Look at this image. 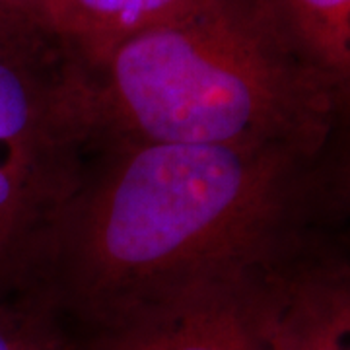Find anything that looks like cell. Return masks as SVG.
I'll return each instance as SVG.
<instances>
[{
    "label": "cell",
    "mask_w": 350,
    "mask_h": 350,
    "mask_svg": "<svg viewBox=\"0 0 350 350\" xmlns=\"http://www.w3.org/2000/svg\"><path fill=\"white\" fill-rule=\"evenodd\" d=\"M70 350H296L275 284L250 275L187 286L70 331Z\"/></svg>",
    "instance_id": "obj_4"
},
{
    "label": "cell",
    "mask_w": 350,
    "mask_h": 350,
    "mask_svg": "<svg viewBox=\"0 0 350 350\" xmlns=\"http://www.w3.org/2000/svg\"><path fill=\"white\" fill-rule=\"evenodd\" d=\"M304 64L350 111V0H262Z\"/></svg>",
    "instance_id": "obj_6"
},
{
    "label": "cell",
    "mask_w": 350,
    "mask_h": 350,
    "mask_svg": "<svg viewBox=\"0 0 350 350\" xmlns=\"http://www.w3.org/2000/svg\"><path fill=\"white\" fill-rule=\"evenodd\" d=\"M298 156L262 148L121 144L80 191L51 250L55 306L80 327L200 282L250 275L284 208Z\"/></svg>",
    "instance_id": "obj_1"
},
{
    "label": "cell",
    "mask_w": 350,
    "mask_h": 350,
    "mask_svg": "<svg viewBox=\"0 0 350 350\" xmlns=\"http://www.w3.org/2000/svg\"><path fill=\"white\" fill-rule=\"evenodd\" d=\"M90 76L101 135L123 144L304 158L321 144L337 109L262 0H206L123 41Z\"/></svg>",
    "instance_id": "obj_2"
},
{
    "label": "cell",
    "mask_w": 350,
    "mask_h": 350,
    "mask_svg": "<svg viewBox=\"0 0 350 350\" xmlns=\"http://www.w3.org/2000/svg\"><path fill=\"white\" fill-rule=\"evenodd\" d=\"M296 350H350V269L275 284Z\"/></svg>",
    "instance_id": "obj_7"
},
{
    "label": "cell",
    "mask_w": 350,
    "mask_h": 350,
    "mask_svg": "<svg viewBox=\"0 0 350 350\" xmlns=\"http://www.w3.org/2000/svg\"><path fill=\"white\" fill-rule=\"evenodd\" d=\"M47 0H0V27L43 24Z\"/></svg>",
    "instance_id": "obj_9"
},
{
    "label": "cell",
    "mask_w": 350,
    "mask_h": 350,
    "mask_svg": "<svg viewBox=\"0 0 350 350\" xmlns=\"http://www.w3.org/2000/svg\"><path fill=\"white\" fill-rule=\"evenodd\" d=\"M0 350H70V331L43 292H0Z\"/></svg>",
    "instance_id": "obj_8"
},
{
    "label": "cell",
    "mask_w": 350,
    "mask_h": 350,
    "mask_svg": "<svg viewBox=\"0 0 350 350\" xmlns=\"http://www.w3.org/2000/svg\"><path fill=\"white\" fill-rule=\"evenodd\" d=\"M101 135L92 76L45 25L0 27V292H36Z\"/></svg>",
    "instance_id": "obj_3"
},
{
    "label": "cell",
    "mask_w": 350,
    "mask_h": 350,
    "mask_svg": "<svg viewBox=\"0 0 350 350\" xmlns=\"http://www.w3.org/2000/svg\"><path fill=\"white\" fill-rule=\"evenodd\" d=\"M206 0H47L43 24L92 72L123 41Z\"/></svg>",
    "instance_id": "obj_5"
}]
</instances>
